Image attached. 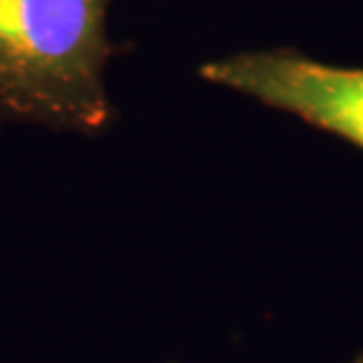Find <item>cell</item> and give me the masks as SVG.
<instances>
[{
	"label": "cell",
	"mask_w": 363,
	"mask_h": 363,
	"mask_svg": "<svg viewBox=\"0 0 363 363\" xmlns=\"http://www.w3.org/2000/svg\"><path fill=\"white\" fill-rule=\"evenodd\" d=\"M116 0H0V128L104 135L118 111L106 69L133 50L108 33Z\"/></svg>",
	"instance_id": "cell-1"
},
{
	"label": "cell",
	"mask_w": 363,
	"mask_h": 363,
	"mask_svg": "<svg viewBox=\"0 0 363 363\" xmlns=\"http://www.w3.org/2000/svg\"><path fill=\"white\" fill-rule=\"evenodd\" d=\"M199 76L297 116L363 151V67H335L297 50L276 48L206 62Z\"/></svg>",
	"instance_id": "cell-2"
},
{
	"label": "cell",
	"mask_w": 363,
	"mask_h": 363,
	"mask_svg": "<svg viewBox=\"0 0 363 363\" xmlns=\"http://www.w3.org/2000/svg\"><path fill=\"white\" fill-rule=\"evenodd\" d=\"M352 363H363V354H361V357H359V359H354Z\"/></svg>",
	"instance_id": "cell-3"
}]
</instances>
